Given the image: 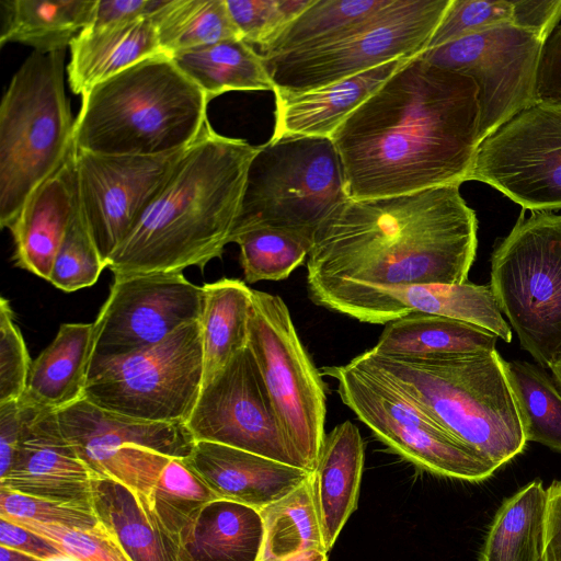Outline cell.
<instances>
[{
    "mask_svg": "<svg viewBox=\"0 0 561 561\" xmlns=\"http://www.w3.org/2000/svg\"><path fill=\"white\" fill-rule=\"evenodd\" d=\"M348 197L401 195L468 181L480 145L474 81L410 58L331 136Z\"/></svg>",
    "mask_w": 561,
    "mask_h": 561,
    "instance_id": "6da1fadb",
    "label": "cell"
},
{
    "mask_svg": "<svg viewBox=\"0 0 561 561\" xmlns=\"http://www.w3.org/2000/svg\"><path fill=\"white\" fill-rule=\"evenodd\" d=\"M459 186L350 198L313 237L307 287L343 280L380 286L467 283L478 221Z\"/></svg>",
    "mask_w": 561,
    "mask_h": 561,
    "instance_id": "7a4b0ae2",
    "label": "cell"
},
{
    "mask_svg": "<svg viewBox=\"0 0 561 561\" xmlns=\"http://www.w3.org/2000/svg\"><path fill=\"white\" fill-rule=\"evenodd\" d=\"M257 146L205 125L106 263L114 275L204 268L231 243Z\"/></svg>",
    "mask_w": 561,
    "mask_h": 561,
    "instance_id": "3957f363",
    "label": "cell"
},
{
    "mask_svg": "<svg viewBox=\"0 0 561 561\" xmlns=\"http://www.w3.org/2000/svg\"><path fill=\"white\" fill-rule=\"evenodd\" d=\"M356 358L390 379L455 440L501 468L526 447L497 351Z\"/></svg>",
    "mask_w": 561,
    "mask_h": 561,
    "instance_id": "277c9868",
    "label": "cell"
},
{
    "mask_svg": "<svg viewBox=\"0 0 561 561\" xmlns=\"http://www.w3.org/2000/svg\"><path fill=\"white\" fill-rule=\"evenodd\" d=\"M208 101L167 54L148 57L82 95L76 149L103 156H159L193 144Z\"/></svg>",
    "mask_w": 561,
    "mask_h": 561,
    "instance_id": "5b68a950",
    "label": "cell"
},
{
    "mask_svg": "<svg viewBox=\"0 0 561 561\" xmlns=\"http://www.w3.org/2000/svg\"><path fill=\"white\" fill-rule=\"evenodd\" d=\"M66 49L33 51L0 104V226L9 228L31 194L75 149L65 89Z\"/></svg>",
    "mask_w": 561,
    "mask_h": 561,
    "instance_id": "8992f818",
    "label": "cell"
},
{
    "mask_svg": "<svg viewBox=\"0 0 561 561\" xmlns=\"http://www.w3.org/2000/svg\"><path fill=\"white\" fill-rule=\"evenodd\" d=\"M344 170L330 137L284 136L257 146L231 236L267 227L312 243L320 226L348 201Z\"/></svg>",
    "mask_w": 561,
    "mask_h": 561,
    "instance_id": "52a82bcc",
    "label": "cell"
},
{
    "mask_svg": "<svg viewBox=\"0 0 561 561\" xmlns=\"http://www.w3.org/2000/svg\"><path fill=\"white\" fill-rule=\"evenodd\" d=\"M490 287L522 348L549 368L561 352L560 215H520L492 252Z\"/></svg>",
    "mask_w": 561,
    "mask_h": 561,
    "instance_id": "ba28073f",
    "label": "cell"
},
{
    "mask_svg": "<svg viewBox=\"0 0 561 561\" xmlns=\"http://www.w3.org/2000/svg\"><path fill=\"white\" fill-rule=\"evenodd\" d=\"M450 1L392 0L368 20L325 44L263 58L274 92H309L388 61L422 54Z\"/></svg>",
    "mask_w": 561,
    "mask_h": 561,
    "instance_id": "9c48e42d",
    "label": "cell"
},
{
    "mask_svg": "<svg viewBox=\"0 0 561 561\" xmlns=\"http://www.w3.org/2000/svg\"><path fill=\"white\" fill-rule=\"evenodd\" d=\"M199 320L158 344L89 365L83 398L129 417L186 423L203 386Z\"/></svg>",
    "mask_w": 561,
    "mask_h": 561,
    "instance_id": "30bf717a",
    "label": "cell"
},
{
    "mask_svg": "<svg viewBox=\"0 0 561 561\" xmlns=\"http://www.w3.org/2000/svg\"><path fill=\"white\" fill-rule=\"evenodd\" d=\"M248 346L284 434L313 472L325 436L324 385L282 297L253 289Z\"/></svg>",
    "mask_w": 561,
    "mask_h": 561,
    "instance_id": "8fae6325",
    "label": "cell"
},
{
    "mask_svg": "<svg viewBox=\"0 0 561 561\" xmlns=\"http://www.w3.org/2000/svg\"><path fill=\"white\" fill-rule=\"evenodd\" d=\"M57 415L64 435L91 472L127 486L146 511L167 462L185 459L195 444L185 423L138 420L84 398Z\"/></svg>",
    "mask_w": 561,
    "mask_h": 561,
    "instance_id": "7c38bea8",
    "label": "cell"
},
{
    "mask_svg": "<svg viewBox=\"0 0 561 561\" xmlns=\"http://www.w3.org/2000/svg\"><path fill=\"white\" fill-rule=\"evenodd\" d=\"M547 38L507 23L424 50L421 56L474 81L482 141L518 113L538 103L537 73Z\"/></svg>",
    "mask_w": 561,
    "mask_h": 561,
    "instance_id": "4fadbf2b",
    "label": "cell"
},
{
    "mask_svg": "<svg viewBox=\"0 0 561 561\" xmlns=\"http://www.w3.org/2000/svg\"><path fill=\"white\" fill-rule=\"evenodd\" d=\"M336 391L380 442L433 474L476 483L499 469L450 437L380 374L365 373Z\"/></svg>",
    "mask_w": 561,
    "mask_h": 561,
    "instance_id": "5bb4252c",
    "label": "cell"
},
{
    "mask_svg": "<svg viewBox=\"0 0 561 561\" xmlns=\"http://www.w3.org/2000/svg\"><path fill=\"white\" fill-rule=\"evenodd\" d=\"M531 211L561 209V104L537 103L478 146L468 181Z\"/></svg>",
    "mask_w": 561,
    "mask_h": 561,
    "instance_id": "9a60e30c",
    "label": "cell"
},
{
    "mask_svg": "<svg viewBox=\"0 0 561 561\" xmlns=\"http://www.w3.org/2000/svg\"><path fill=\"white\" fill-rule=\"evenodd\" d=\"M204 288L182 272L114 275L93 322L90 364L151 347L176 329L198 321Z\"/></svg>",
    "mask_w": 561,
    "mask_h": 561,
    "instance_id": "2e32d148",
    "label": "cell"
},
{
    "mask_svg": "<svg viewBox=\"0 0 561 561\" xmlns=\"http://www.w3.org/2000/svg\"><path fill=\"white\" fill-rule=\"evenodd\" d=\"M185 424L195 442L217 443L306 469L279 425L249 346L202 387Z\"/></svg>",
    "mask_w": 561,
    "mask_h": 561,
    "instance_id": "e0dca14e",
    "label": "cell"
},
{
    "mask_svg": "<svg viewBox=\"0 0 561 561\" xmlns=\"http://www.w3.org/2000/svg\"><path fill=\"white\" fill-rule=\"evenodd\" d=\"M185 149L159 156H103L75 148L79 206L105 265Z\"/></svg>",
    "mask_w": 561,
    "mask_h": 561,
    "instance_id": "ac0fdd59",
    "label": "cell"
},
{
    "mask_svg": "<svg viewBox=\"0 0 561 561\" xmlns=\"http://www.w3.org/2000/svg\"><path fill=\"white\" fill-rule=\"evenodd\" d=\"M317 306L359 322L387 324L407 314L421 312L467 321L484 328L506 343L512 329L504 319L490 285L465 283L380 286L357 282H335L308 286Z\"/></svg>",
    "mask_w": 561,
    "mask_h": 561,
    "instance_id": "d6986e66",
    "label": "cell"
},
{
    "mask_svg": "<svg viewBox=\"0 0 561 561\" xmlns=\"http://www.w3.org/2000/svg\"><path fill=\"white\" fill-rule=\"evenodd\" d=\"M21 437L0 488L25 495L91 503L94 476L64 435L57 411L20 399Z\"/></svg>",
    "mask_w": 561,
    "mask_h": 561,
    "instance_id": "ffe728a7",
    "label": "cell"
},
{
    "mask_svg": "<svg viewBox=\"0 0 561 561\" xmlns=\"http://www.w3.org/2000/svg\"><path fill=\"white\" fill-rule=\"evenodd\" d=\"M221 500L261 511L284 497L312 473L234 447L198 440L182 459Z\"/></svg>",
    "mask_w": 561,
    "mask_h": 561,
    "instance_id": "44dd1931",
    "label": "cell"
},
{
    "mask_svg": "<svg viewBox=\"0 0 561 561\" xmlns=\"http://www.w3.org/2000/svg\"><path fill=\"white\" fill-rule=\"evenodd\" d=\"M79 206L75 149L27 198L8 228L16 266L49 282L54 261Z\"/></svg>",
    "mask_w": 561,
    "mask_h": 561,
    "instance_id": "7402d4cb",
    "label": "cell"
},
{
    "mask_svg": "<svg viewBox=\"0 0 561 561\" xmlns=\"http://www.w3.org/2000/svg\"><path fill=\"white\" fill-rule=\"evenodd\" d=\"M410 58H398L335 83L298 94L274 92L271 139L330 137L336 128Z\"/></svg>",
    "mask_w": 561,
    "mask_h": 561,
    "instance_id": "603a6c76",
    "label": "cell"
},
{
    "mask_svg": "<svg viewBox=\"0 0 561 561\" xmlns=\"http://www.w3.org/2000/svg\"><path fill=\"white\" fill-rule=\"evenodd\" d=\"M69 87L81 96L98 83L162 53L151 16L101 28L85 27L70 44Z\"/></svg>",
    "mask_w": 561,
    "mask_h": 561,
    "instance_id": "cb8c5ba5",
    "label": "cell"
},
{
    "mask_svg": "<svg viewBox=\"0 0 561 561\" xmlns=\"http://www.w3.org/2000/svg\"><path fill=\"white\" fill-rule=\"evenodd\" d=\"M364 459V440L351 421H344L325 434L313 482L328 551L357 506Z\"/></svg>",
    "mask_w": 561,
    "mask_h": 561,
    "instance_id": "d4e9b609",
    "label": "cell"
},
{
    "mask_svg": "<svg viewBox=\"0 0 561 561\" xmlns=\"http://www.w3.org/2000/svg\"><path fill=\"white\" fill-rule=\"evenodd\" d=\"M263 539L260 512L227 500L207 503L180 537V561H256Z\"/></svg>",
    "mask_w": 561,
    "mask_h": 561,
    "instance_id": "484cf974",
    "label": "cell"
},
{
    "mask_svg": "<svg viewBox=\"0 0 561 561\" xmlns=\"http://www.w3.org/2000/svg\"><path fill=\"white\" fill-rule=\"evenodd\" d=\"M93 333V322L62 323L54 341L32 362L22 398L54 411L82 399Z\"/></svg>",
    "mask_w": 561,
    "mask_h": 561,
    "instance_id": "4316f807",
    "label": "cell"
},
{
    "mask_svg": "<svg viewBox=\"0 0 561 561\" xmlns=\"http://www.w3.org/2000/svg\"><path fill=\"white\" fill-rule=\"evenodd\" d=\"M91 504L131 561H180V546L124 484L93 476Z\"/></svg>",
    "mask_w": 561,
    "mask_h": 561,
    "instance_id": "83f0119b",
    "label": "cell"
},
{
    "mask_svg": "<svg viewBox=\"0 0 561 561\" xmlns=\"http://www.w3.org/2000/svg\"><path fill=\"white\" fill-rule=\"evenodd\" d=\"M499 336L473 323L414 312L386 324L369 351L381 356H427L495 351Z\"/></svg>",
    "mask_w": 561,
    "mask_h": 561,
    "instance_id": "f1b7e54d",
    "label": "cell"
},
{
    "mask_svg": "<svg viewBox=\"0 0 561 561\" xmlns=\"http://www.w3.org/2000/svg\"><path fill=\"white\" fill-rule=\"evenodd\" d=\"M203 288L204 307L199 327L205 386L236 354L248 347L253 289L233 278L207 283Z\"/></svg>",
    "mask_w": 561,
    "mask_h": 561,
    "instance_id": "f546056e",
    "label": "cell"
},
{
    "mask_svg": "<svg viewBox=\"0 0 561 561\" xmlns=\"http://www.w3.org/2000/svg\"><path fill=\"white\" fill-rule=\"evenodd\" d=\"M208 102L229 91H273L263 57L243 39H226L169 55Z\"/></svg>",
    "mask_w": 561,
    "mask_h": 561,
    "instance_id": "4dcf8cb0",
    "label": "cell"
},
{
    "mask_svg": "<svg viewBox=\"0 0 561 561\" xmlns=\"http://www.w3.org/2000/svg\"><path fill=\"white\" fill-rule=\"evenodd\" d=\"M96 0H2L0 45L47 54L66 49L90 24Z\"/></svg>",
    "mask_w": 561,
    "mask_h": 561,
    "instance_id": "1f68e13d",
    "label": "cell"
},
{
    "mask_svg": "<svg viewBox=\"0 0 561 561\" xmlns=\"http://www.w3.org/2000/svg\"><path fill=\"white\" fill-rule=\"evenodd\" d=\"M547 489L536 479L496 511L479 561H543Z\"/></svg>",
    "mask_w": 561,
    "mask_h": 561,
    "instance_id": "d6a6232c",
    "label": "cell"
},
{
    "mask_svg": "<svg viewBox=\"0 0 561 561\" xmlns=\"http://www.w3.org/2000/svg\"><path fill=\"white\" fill-rule=\"evenodd\" d=\"M263 539L256 561H285L307 551L328 553L316 502L313 472L294 491L260 511Z\"/></svg>",
    "mask_w": 561,
    "mask_h": 561,
    "instance_id": "836d02e7",
    "label": "cell"
},
{
    "mask_svg": "<svg viewBox=\"0 0 561 561\" xmlns=\"http://www.w3.org/2000/svg\"><path fill=\"white\" fill-rule=\"evenodd\" d=\"M502 366L526 442L561 453V390L538 364L505 360Z\"/></svg>",
    "mask_w": 561,
    "mask_h": 561,
    "instance_id": "e575fe53",
    "label": "cell"
},
{
    "mask_svg": "<svg viewBox=\"0 0 561 561\" xmlns=\"http://www.w3.org/2000/svg\"><path fill=\"white\" fill-rule=\"evenodd\" d=\"M162 53L242 39L226 0H164L151 15Z\"/></svg>",
    "mask_w": 561,
    "mask_h": 561,
    "instance_id": "d590c367",
    "label": "cell"
},
{
    "mask_svg": "<svg viewBox=\"0 0 561 561\" xmlns=\"http://www.w3.org/2000/svg\"><path fill=\"white\" fill-rule=\"evenodd\" d=\"M392 0H313L265 48L263 58L311 49L368 20Z\"/></svg>",
    "mask_w": 561,
    "mask_h": 561,
    "instance_id": "8d00e7d4",
    "label": "cell"
},
{
    "mask_svg": "<svg viewBox=\"0 0 561 561\" xmlns=\"http://www.w3.org/2000/svg\"><path fill=\"white\" fill-rule=\"evenodd\" d=\"M218 497L182 459L170 458L152 490L148 513L179 543L198 512Z\"/></svg>",
    "mask_w": 561,
    "mask_h": 561,
    "instance_id": "74e56055",
    "label": "cell"
},
{
    "mask_svg": "<svg viewBox=\"0 0 561 561\" xmlns=\"http://www.w3.org/2000/svg\"><path fill=\"white\" fill-rule=\"evenodd\" d=\"M232 242L240 248V264L249 284L287 278L307 257L311 242L267 227L239 232Z\"/></svg>",
    "mask_w": 561,
    "mask_h": 561,
    "instance_id": "f35d334b",
    "label": "cell"
},
{
    "mask_svg": "<svg viewBox=\"0 0 561 561\" xmlns=\"http://www.w3.org/2000/svg\"><path fill=\"white\" fill-rule=\"evenodd\" d=\"M106 268L78 206L56 254L49 283L75 291L96 283Z\"/></svg>",
    "mask_w": 561,
    "mask_h": 561,
    "instance_id": "ab89813d",
    "label": "cell"
},
{
    "mask_svg": "<svg viewBox=\"0 0 561 561\" xmlns=\"http://www.w3.org/2000/svg\"><path fill=\"white\" fill-rule=\"evenodd\" d=\"M230 15L249 45L265 48L313 0H226Z\"/></svg>",
    "mask_w": 561,
    "mask_h": 561,
    "instance_id": "60d3db41",
    "label": "cell"
},
{
    "mask_svg": "<svg viewBox=\"0 0 561 561\" xmlns=\"http://www.w3.org/2000/svg\"><path fill=\"white\" fill-rule=\"evenodd\" d=\"M0 517L28 519L65 528L89 529L100 522L91 503L25 495L0 488Z\"/></svg>",
    "mask_w": 561,
    "mask_h": 561,
    "instance_id": "b9f144b4",
    "label": "cell"
},
{
    "mask_svg": "<svg viewBox=\"0 0 561 561\" xmlns=\"http://www.w3.org/2000/svg\"><path fill=\"white\" fill-rule=\"evenodd\" d=\"M10 522L46 538L59 551L78 561H131L102 523L89 529H76L28 519Z\"/></svg>",
    "mask_w": 561,
    "mask_h": 561,
    "instance_id": "7bdbcfd3",
    "label": "cell"
},
{
    "mask_svg": "<svg viewBox=\"0 0 561 561\" xmlns=\"http://www.w3.org/2000/svg\"><path fill=\"white\" fill-rule=\"evenodd\" d=\"M513 22V0H451L426 50L472 33Z\"/></svg>",
    "mask_w": 561,
    "mask_h": 561,
    "instance_id": "ee69618b",
    "label": "cell"
},
{
    "mask_svg": "<svg viewBox=\"0 0 561 561\" xmlns=\"http://www.w3.org/2000/svg\"><path fill=\"white\" fill-rule=\"evenodd\" d=\"M32 362L10 302L0 298V403L23 397Z\"/></svg>",
    "mask_w": 561,
    "mask_h": 561,
    "instance_id": "f6af8a7d",
    "label": "cell"
},
{
    "mask_svg": "<svg viewBox=\"0 0 561 561\" xmlns=\"http://www.w3.org/2000/svg\"><path fill=\"white\" fill-rule=\"evenodd\" d=\"M536 95L538 103L561 104V25L554 28L543 45Z\"/></svg>",
    "mask_w": 561,
    "mask_h": 561,
    "instance_id": "bcb514c9",
    "label": "cell"
},
{
    "mask_svg": "<svg viewBox=\"0 0 561 561\" xmlns=\"http://www.w3.org/2000/svg\"><path fill=\"white\" fill-rule=\"evenodd\" d=\"M164 0H96L87 27L101 28L151 16Z\"/></svg>",
    "mask_w": 561,
    "mask_h": 561,
    "instance_id": "7dc6e473",
    "label": "cell"
},
{
    "mask_svg": "<svg viewBox=\"0 0 561 561\" xmlns=\"http://www.w3.org/2000/svg\"><path fill=\"white\" fill-rule=\"evenodd\" d=\"M513 24L549 37L561 21V0H513Z\"/></svg>",
    "mask_w": 561,
    "mask_h": 561,
    "instance_id": "c3c4849f",
    "label": "cell"
},
{
    "mask_svg": "<svg viewBox=\"0 0 561 561\" xmlns=\"http://www.w3.org/2000/svg\"><path fill=\"white\" fill-rule=\"evenodd\" d=\"M0 546L41 560L62 553L46 538L2 517H0Z\"/></svg>",
    "mask_w": 561,
    "mask_h": 561,
    "instance_id": "681fc988",
    "label": "cell"
},
{
    "mask_svg": "<svg viewBox=\"0 0 561 561\" xmlns=\"http://www.w3.org/2000/svg\"><path fill=\"white\" fill-rule=\"evenodd\" d=\"M23 427L20 399L0 403V478L10 468Z\"/></svg>",
    "mask_w": 561,
    "mask_h": 561,
    "instance_id": "f907efd6",
    "label": "cell"
},
{
    "mask_svg": "<svg viewBox=\"0 0 561 561\" xmlns=\"http://www.w3.org/2000/svg\"><path fill=\"white\" fill-rule=\"evenodd\" d=\"M543 561H561V480L547 488Z\"/></svg>",
    "mask_w": 561,
    "mask_h": 561,
    "instance_id": "816d5d0a",
    "label": "cell"
},
{
    "mask_svg": "<svg viewBox=\"0 0 561 561\" xmlns=\"http://www.w3.org/2000/svg\"><path fill=\"white\" fill-rule=\"evenodd\" d=\"M0 561H43L18 550L0 546Z\"/></svg>",
    "mask_w": 561,
    "mask_h": 561,
    "instance_id": "f5cc1de1",
    "label": "cell"
},
{
    "mask_svg": "<svg viewBox=\"0 0 561 561\" xmlns=\"http://www.w3.org/2000/svg\"><path fill=\"white\" fill-rule=\"evenodd\" d=\"M285 561H328V553L321 551H307Z\"/></svg>",
    "mask_w": 561,
    "mask_h": 561,
    "instance_id": "db71d44e",
    "label": "cell"
},
{
    "mask_svg": "<svg viewBox=\"0 0 561 561\" xmlns=\"http://www.w3.org/2000/svg\"><path fill=\"white\" fill-rule=\"evenodd\" d=\"M549 369L552 373V377H553L557 386L561 390V352L556 357V359L551 363Z\"/></svg>",
    "mask_w": 561,
    "mask_h": 561,
    "instance_id": "11a10c76",
    "label": "cell"
},
{
    "mask_svg": "<svg viewBox=\"0 0 561 561\" xmlns=\"http://www.w3.org/2000/svg\"><path fill=\"white\" fill-rule=\"evenodd\" d=\"M43 561H78V560H76L75 558L69 557V556H67L65 553H61V554L48 558V559L43 560Z\"/></svg>",
    "mask_w": 561,
    "mask_h": 561,
    "instance_id": "9f6ffc18",
    "label": "cell"
}]
</instances>
